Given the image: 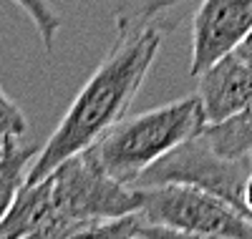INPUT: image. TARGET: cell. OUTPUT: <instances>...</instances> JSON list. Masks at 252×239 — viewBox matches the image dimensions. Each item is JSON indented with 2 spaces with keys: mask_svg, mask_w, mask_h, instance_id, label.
<instances>
[{
  "mask_svg": "<svg viewBox=\"0 0 252 239\" xmlns=\"http://www.w3.org/2000/svg\"><path fill=\"white\" fill-rule=\"evenodd\" d=\"M207 116L199 93L124 116L94 146L91 154L114 179L134 186L136 179L179 144L204 131Z\"/></svg>",
  "mask_w": 252,
  "mask_h": 239,
  "instance_id": "7a4b0ae2",
  "label": "cell"
},
{
  "mask_svg": "<svg viewBox=\"0 0 252 239\" xmlns=\"http://www.w3.org/2000/svg\"><path fill=\"white\" fill-rule=\"evenodd\" d=\"M235 53H237V56H240V58L247 63L250 68H252V30H250V33H247V35H245V38L237 43Z\"/></svg>",
  "mask_w": 252,
  "mask_h": 239,
  "instance_id": "5bb4252c",
  "label": "cell"
},
{
  "mask_svg": "<svg viewBox=\"0 0 252 239\" xmlns=\"http://www.w3.org/2000/svg\"><path fill=\"white\" fill-rule=\"evenodd\" d=\"M202 0H121L114 10L116 33H131L154 28L172 33L187 18H192Z\"/></svg>",
  "mask_w": 252,
  "mask_h": 239,
  "instance_id": "ba28073f",
  "label": "cell"
},
{
  "mask_svg": "<svg viewBox=\"0 0 252 239\" xmlns=\"http://www.w3.org/2000/svg\"><path fill=\"white\" fill-rule=\"evenodd\" d=\"M53 214V179L51 174L35 184H26L15 202L0 219V237H40Z\"/></svg>",
  "mask_w": 252,
  "mask_h": 239,
  "instance_id": "9c48e42d",
  "label": "cell"
},
{
  "mask_svg": "<svg viewBox=\"0 0 252 239\" xmlns=\"http://www.w3.org/2000/svg\"><path fill=\"white\" fill-rule=\"evenodd\" d=\"M250 156H252V154H250Z\"/></svg>",
  "mask_w": 252,
  "mask_h": 239,
  "instance_id": "2e32d148",
  "label": "cell"
},
{
  "mask_svg": "<svg viewBox=\"0 0 252 239\" xmlns=\"http://www.w3.org/2000/svg\"><path fill=\"white\" fill-rule=\"evenodd\" d=\"M245 209H247V214L252 216V174H250V179H247V184H245Z\"/></svg>",
  "mask_w": 252,
  "mask_h": 239,
  "instance_id": "9a60e30c",
  "label": "cell"
},
{
  "mask_svg": "<svg viewBox=\"0 0 252 239\" xmlns=\"http://www.w3.org/2000/svg\"><path fill=\"white\" fill-rule=\"evenodd\" d=\"M252 174V156L229 159L222 156L207 144L199 134L172 149L159 161H154L134 186H154V184H192L215 197L237 207L242 214L245 209V184ZM250 216V214H247ZM252 219V216H250Z\"/></svg>",
  "mask_w": 252,
  "mask_h": 239,
  "instance_id": "5b68a950",
  "label": "cell"
},
{
  "mask_svg": "<svg viewBox=\"0 0 252 239\" xmlns=\"http://www.w3.org/2000/svg\"><path fill=\"white\" fill-rule=\"evenodd\" d=\"M202 136L222 156L229 159L250 156L252 154V106L232 114L224 121L207 123Z\"/></svg>",
  "mask_w": 252,
  "mask_h": 239,
  "instance_id": "8fae6325",
  "label": "cell"
},
{
  "mask_svg": "<svg viewBox=\"0 0 252 239\" xmlns=\"http://www.w3.org/2000/svg\"><path fill=\"white\" fill-rule=\"evenodd\" d=\"M250 30L252 0H202L192 13L189 76L197 78L215 60L232 53Z\"/></svg>",
  "mask_w": 252,
  "mask_h": 239,
  "instance_id": "8992f818",
  "label": "cell"
},
{
  "mask_svg": "<svg viewBox=\"0 0 252 239\" xmlns=\"http://www.w3.org/2000/svg\"><path fill=\"white\" fill-rule=\"evenodd\" d=\"M197 93L207 123L224 121L252 106V68L232 51L197 76Z\"/></svg>",
  "mask_w": 252,
  "mask_h": 239,
  "instance_id": "52a82bcc",
  "label": "cell"
},
{
  "mask_svg": "<svg viewBox=\"0 0 252 239\" xmlns=\"http://www.w3.org/2000/svg\"><path fill=\"white\" fill-rule=\"evenodd\" d=\"M141 211L177 237L252 239V219L229 202L192 184L136 186Z\"/></svg>",
  "mask_w": 252,
  "mask_h": 239,
  "instance_id": "277c9868",
  "label": "cell"
},
{
  "mask_svg": "<svg viewBox=\"0 0 252 239\" xmlns=\"http://www.w3.org/2000/svg\"><path fill=\"white\" fill-rule=\"evenodd\" d=\"M28 119L20 111V106L3 91L0 86V139L3 136H26Z\"/></svg>",
  "mask_w": 252,
  "mask_h": 239,
  "instance_id": "4fadbf2b",
  "label": "cell"
},
{
  "mask_svg": "<svg viewBox=\"0 0 252 239\" xmlns=\"http://www.w3.org/2000/svg\"><path fill=\"white\" fill-rule=\"evenodd\" d=\"M161 35L164 33L154 28L116 33L111 51L103 56L98 68L83 83V89L71 101L56 131L33 159L26 184L46 179L58 164L71 159L78 151L91 149L114 123L126 116L144 78L149 76L157 60Z\"/></svg>",
  "mask_w": 252,
  "mask_h": 239,
  "instance_id": "6da1fadb",
  "label": "cell"
},
{
  "mask_svg": "<svg viewBox=\"0 0 252 239\" xmlns=\"http://www.w3.org/2000/svg\"><path fill=\"white\" fill-rule=\"evenodd\" d=\"M18 8H23V13L31 18V23L35 26L38 35H40V43L48 56H53L56 51V35L61 30V18L58 13L46 3V0H13Z\"/></svg>",
  "mask_w": 252,
  "mask_h": 239,
  "instance_id": "7c38bea8",
  "label": "cell"
},
{
  "mask_svg": "<svg viewBox=\"0 0 252 239\" xmlns=\"http://www.w3.org/2000/svg\"><path fill=\"white\" fill-rule=\"evenodd\" d=\"M51 179L53 214L40 234L43 239L91 237L98 224L141 209L139 189L114 179L91 149L58 164L51 171Z\"/></svg>",
  "mask_w": 252,
  "mask_h": 239,
  "instance_id": "3957f363",
  "label": "cell"
},
{
  "mask_svg": "<svg viewBox=\"0 0 252 239\" xmlns=\"http://www.w3.org/2000/svg\"><path fill=\"white\" fill-rule=\"evenodd\" d=\"M38 151L40 149L35 144L20 141V136L0 139V219L15 202L18 191L26 186L28 169L38 156Z\"/></svg>",
  "mask_w": 252,
  "mask_h": 239,
  "instance_id": "30bf717a",
  "label": "cell"
}]
</instances>
